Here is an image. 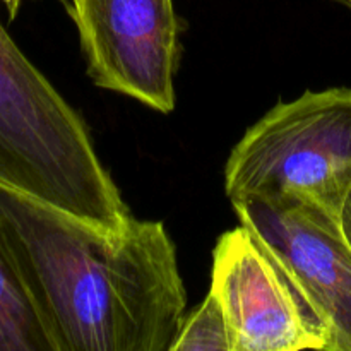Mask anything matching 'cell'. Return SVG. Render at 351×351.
<instances>
[{
	"label": "cell",
	"mask_w": 351,
	"mask_h": 351,
	"mask_svg": "<svg viewBox=\"0 0 351 351\" xmlns=\"http://www.w3.org/2000/svg\"><path fill=\"white\" fill-rule=\"evenodd\" d=\"M293 274L331 332V351H351V247L338 216L300 202L232 204Z\"/></svg>",
	"instance_id": "cell-6"
},
{
	"label": "cell",
	"mask_w": 351,
	"mask_h": 351,
	"mask_svg": "<svg viewBox=\"0 0 351 351\" xmlns=\"http://www.w3.org/2000/svg\"><path fill=\"white\" fill-rule=\"evenodd\" d=\"M329 2H335V3H339V5L346 7V9L351 10V0H329Z\"/></svg>",
	"instance_id": "cell-11"
},
{
	"label": "cell",
	"mask_w": 351,
	"mask_h": 351,
	"mask_svg": "<svg viewBox=\"0 0 351 351\" xmlns=\"http://www.w3.org/2000/svg\"><path fill=\"white\" fill-rule=\"evenodd\" d=\"M0 242L53 351H170L187 297L161 221L103 230L0 182Z\"/></svg>",
	"instance_id": "cell-1"
},
{
	"label": "cell",
	"mask_w": 351,
	"mask_h": 351,
	"mask_svg": "<svg viewBox=\"0 0 351 351\" xmlns=\"http://www.w3.org/2000/svg\"><path fill=\"white\" fill-rule=\"evenodd\" d=\"M339 225H341L343 235L348 240L351 247V189L348 191V194H346L345 201H343L341 213H339Z\"/></svg>",
	"instance_id": "cell-9"
},
{
	"label": "cell",
	"mask_w": 351,
	"mask_h": 351,
	"mask_svg": "<svg viewBox=\"0 0 351 351\" xmlns=\"http://www.w3.org/2000/svg\"><path fill=\"white\" fill-rule=\"evenodd\" d=\"M23 2L24 0H0V3H2V5L7 9V14H9L10 21L17 16V12H19Z\"/></svg>",
	"instance_id": "cell-10"
},
{
	"label": "cell",
	"mask_w": 351,
	"mask_h": 351,
	"mask_svg": "<svg viewBox=\"0 0 351 351\" xmlns=\"http://www.w3.org/2000/svg\"><path fill=\"white\" fill-rule=\"evenodd\" d=\"M351 189V88L305 91L247 129L225 167L243 201L300 202L338 216Z\"/></svg>",
	"instance_id": "cell-3"
},
{
	"label": "cell",
	"mask_w": 351,
	"mask_h": 351,
	"mask_svg": "<svg viewBox=\"0 0 351 351\" xmlns=\"http://www.w3.org/2000/svg\"><path fill=\"white\" fill-rule=\"evenodd\" d=\"M232 351H331V332L293 274L247 226L223 233L213 250L211 288Z\"/></svg>",
	"instance_id": "cell-4"
},
{
	"label": "cell",
	"mask_w": 351,
	"mask_h": 351,
	"mask_svg": "<svg viewBox=\"0 0 351 351\" xmlns=\"http://www.w3.org/2000/svg\"><path fill=\"white\" fill-rule=\"evenodd\" d=\"M65 7L93 84L173 112L180 58L173 0H69Z\"/></svg>",
	"instance_id": "cell-5"
},
{
	"label": "cell",
	"mask_w": 351,
	"mask_h": 351,
	"mask_svg": "<svg viewBox=\"0 0 351 351\" xmlns=\"http://www.w3.org/2000/svg\"><path fill=\"white\" fill-rule=\"evenodd\" d=\"M0 182L120 230L132 215L103 167L82 117L0 23Z\"/></svg>",
	"instance_id": "cell-2"
},
{
	"label": "cell",
	"mask_w": 351,
	"mask_h": 351,
	"mask_svg": "<svg viewBox=\"0 0 351 351\" xmlns=\"http://www.w3.org/2000/svg\"><path fill=\"white\" fill-rule=\"evenodd\" d=\"M170 351H232L221 304L211 290L202 304L184 319Z\"/></svg>",
	"instance_id": "cell-8"
},
{
	"label": "cell",
	"mask_w": 351,
	"mask_h": 351,
	"mask_svg": "<svg viewBox=\"0 0 351 351\" xmlns=\"http://www.w3.org/2000/svg\"><path fill=\"white\" fill-rule=\"evenodd\" d=\"M0 351H53L34 305L0 242Z\"/></svg>",
	"instance_id": "cell-7"
}]
</instances>
